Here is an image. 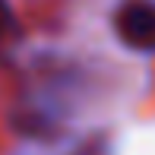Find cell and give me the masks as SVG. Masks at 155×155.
<instances>
[{"instance_id": "6da1fadb", "label": "cell", "mask_w": 155, "mask_h": 155, "mask_svg": "<svg viewBox=\"0 0 155 155\" xmlns=\"http://www.w3.org/2000/svg\"><path fill=\"white\" fill-rule=\"evenodd\" d=\"M114 32L127 48L155 54V0H124L114 13Z\"/></svg>"}, {"instance_id": "7a4b0ae2", "label": "cell", "mask_w": 155, "mask_h": 155, "mask_svg": "<svg viewBox=\"0 0 155 155\" xmlns=\"http://www.w3.org/2000/svg\"><path fill=\"white\" fill-rule=\"evenodd\" d=\"M13 38H16V19H13V10L6 6V0H0V51Z\"/></svg>"}]
</instances>
